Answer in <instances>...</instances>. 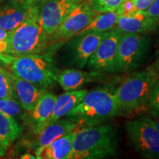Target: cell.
<instances>
[{
    "label": "cell",
    "mask_w": 159,
    "mask_h": 159,
    "mask_svg": "<svg viewBox=\"0 0 159 159\" xmlns=\"http://www.w3.org/2000/svg\"><path fill=\"white\" fill-rule=\"evenodd\" d=\"M117 138L110 125L99 124L76 130L68 159H99L116 153Z\"/></svg>",
    "instance_id": "cell-1"
},
{
    "label": "cell",
    "mask_w": 159,
    "mask_h": 159,
    "mask_svg": "<svg viewBox=\"0 0 159 159\" xmlns=\"http://www.w3.org/2000/svg\"><path fill=\"white\" fill-rule=\"evenodd\" d=\"M120 113L114 95V89L109 86L99 87L88 91L84 98L66 116L85 127L101 124Z\"/></svg>",
    "instance_id": "cell-2"
},
{
    "label": "cell",
    "mask_w": 159,
    "mask_h": 159,
    "mask_svg": "<svg viewBox=\"0 0 159 159\" xmlns=\"http://www.w3.org/2000/svg\"><path fill=\"white\" fill-rule=\"evenodd\" d=\"M7 63L11 66L13 75L25 80L39 88L47 90L57 83L58 71L53 59L41 53L12 56Z\"/></svg>",
    "instance_id": "cell-3"
},
{
    "label": "cell",
    "mask_w": 159,
    "mask_h": 159,
    "mask_svg": "<svg viewBox=\"0 0 159 159\" xmlns=\"http://www.w3.org/2000/svg\"><path fill=\"white\" fill-rule=\"evenodd\" d=\"M40 6L33 5L23 22L10 33L9 55L19 56L41 53L49 43V37L40 21Z\"/></svg>",
    "instance_id": "cell-4"
},
{
    "label": "cell",
    "mask_w": 159,
    "mask_h": 159,
    "mask_svg": "<svg viewBox=\"0 0 159 159\" xmlns=\"http://www.w3.org/2000/svg\"><path fill=\"white\" fill-rule=\"evenodd\" d=\"M157 80L158 73L153 68L144 69L125 79L114 89L120 112H131L143 108L148 102Z\"/></svg>",
    "instance_id": "cell-5"
},
{
    "label": "cell",
    "mask_w": 159,
    "mask_h": 159,
    "mask_svg": "<svg viewBox=\"0 0 159 159\" xmlns=\"http://www.w3.org/2000/svg\"><path fill=\"white\" fill-rule=\"evenodd\" d=\"M150 47V39L142 33H122L119 41L114 73L134 70L142 62Z\"/></svg>",
    "instance_id": "cell-6"
},
{
    "label": "cell",
    "mask_w": 159,
    "mask_h": 159,
    "mask_svg": "<svg viewBox=\"0 0 159 159\" xmlns=\"http://www.w3.org/2000/svg\"><path fill=\"white\" fill-rule=\"evenodd\" d=\"M128 137L135 150L148 158H159V133L150 117L144 116L126 123Z\"/></svg>",
    "instance_id": "cell-7"
},
{
    "label": "cell",
    "mask_w": 159,
    "mask_h": 159,
    "mask_svg": "<svg viewBox=\"0 0 159 159\" xmlns=\"http://www.w3.org/2000/svg\"><path fill=\"white\" fill-rule=\"evenodd\" d=\"M122 35L121 32L115 28L105 32L104 37L86 64L90 70L100 73H114Z\"/></svg>",
    "instance_id": "cell-8"
},
{
    "label": "cell",
    "mask_w": 159,
    "mask_h": 159,
    "mask_svg": "<svg viewBox=\"0 0 159 159\" xmlns=\"http://www.w3.org/2000/svg\"><path fill=\"white\" fill-rule=\"evenodd\" d=\"M97 14L89 1L82 0L66 17L49 41H60L76 36Z\"/></svg>",
    "instance_id": "cell-9"
},
{
    "label": "cell",
    "mask_w": 159,
    "mask_h": 159,
    "mask_svg": "<svg viewBox=\"0 0 159 159\" xmlns=\"http://www.w3.org/2000/svg\"><path fill=\"white\" fill-rule=\"evenodd\" d=\"M82 0H46L40 6V21L47 36H52L70 12Z\"/></svg>",
    "instance_id": "cell-10"
},
{
    "label": "cell",
    "mask_w": 159,
    "mask_h": 159,
    "mask_svg": "<svg viewBox=\"0 0 159 159\" xmlns=\"http://www.w3.org/2000/svg\"><path fill=\"white\" fill-rule=\"evenodd\" d=\"M33 6L27 0H7L0 4V27L12 32L28 15Z\"/></svg>",
    "instance_id": "cell-11"
},
{
    "label": "cell",
    "mask_w": 159,
    "mask_h": 159,
    "mask_svg": "<svg viewBox=\"0 0 159 159\" xmlns=\"http://www.w3.org/2000/svg\"><path fill=\"white\" fill-rule=\"evenodd\" d=\"M105 33H89L78 35L73 52V63L78 68H83L88 63L104 37Z\"/></svg>",
    "instance_id": "cell-12"
},
{
    "label": "cell",
    "mask_w": 159,
    "mask_h": 159,
    "mask_svg": "<svg viewBox=\"0 0 159 159\" xmlns=\"http://www.w3.org/2000/svg\"><path fill=\"white\" fill-rule=\"evenodd\" d=\"M57 96L50 92L45 91L40 97L30 114V122L33 132L39 134L48 125Z\"/></svg>",
    "instance_id": "cell-13"
},
{
    "label": "cell",
    "mask_w": 159,
    "mask_h": 159,
    "mask_svg": "<svg viewBox=\"0 0 159 159\" xmlns=\"http://www.w3.org/2000/svg\"><path fill=\"white\" fill-rule=\"evenodd\" d=\"M156 27L146 12L138 11L133 14L121 16L115 29L122 33H144L154 30Z\"/></svg>",
    "instance_id": "cell-14"
},
{
    "label": "cell",
    "mask_w": 159,
    "mask_h": 159,
    "mask_svg": "<svg viewBox=\"0 0 159 159\" xmlns=\"http://www.w3.org/2000/svg\"><path fill=\"white\" fill-rule=\"evenodd\" d=\"M76 130L35 149V158L38 159H68L73 147Z\"/></svg>",
    "instance_id": "cell-15"
},
{
    "label": "cell",
    "mask_w": 159,
    "mask_h": 159,
    "mask_svg": "<svg viewBox=\"0 0 159 159\" xmlns=\"http://www.w3.org/2000/svg\"><path fill=\"white\" fill-rule=\"evenodd\" d=\"M11 79L15 97H17L18 101L24 110L30 113L34 108L41 95L47 90L40 89L28 81L13 74L11 75Z\"/></svg>",
    "instance_id": "cell-16"
},
{
    "label": "cell",
    "mask_w": 159,
    "mask_h": 159,
    "mask_svg": "<svg viewBox=\"0 0 159 159\" xmlns=\"http://www.w3.org/2000/svg\"><path fill=\"white\" fill-rule=\"evenodd\" d=\"M102 73L91 71H85L80 69H69L58 72L57 82L65 91L80 89L85 83L97 81Z\"/></svg>",
    "instance_id": "cell-17"
},
{
    "label": "cell",
    "mask_w": 159,
    "mask_h": 159,
    "mask_svg": "<svg viewBox=\"0 0 159 159\" xmlns=\"http://www.w3.org/2000/svg\"><path fill=\"white\" fill-rule=\"evenodd\" d=\"M78 125L70 119H61L55 121L45 127L39 134H37V139L33 144L35 149L45 146L77 130Z\"/></svg>",
    "instance_id": "cell-18"
},
{
    "label": "cell",
    "mask_w": 159,
    "mask_h": 159,
    "mask_svg": "<svg viewBox=\"0 0 159 159\" xmlns=\"http://www.w3.org/2000/svg\"><path fill=\"white\" fill-rule=\"evenodd\" d=\"M87 92L88 90L86 89H77L75 91H66L57 97L48 125L66 116V115L82 101Z\"/></svg>",
    "instance_id": "cell-19"
},
{
    "label": "cell",
    "mask_w": 159,
    "mask_h": 159,
    "mask_svg": "<svg viewBox=\"0 0 159 159\" xmlns=\"http://www.w3.org/2000/svg\"><path fill=\"white\" fill-rule=\"evenodd\" d=\"M21 133V128L16 119L0 111V156H5Z\"/></svg>",
    "instance_id": "cell-20"
},
{
    "label": "cell",
    "mask_w": 159,
    "mask_h": 159,
    "mask_svg": "<svg viewBox=\"0 0 159 159\" xmlns=\"http://www.w3.org/2000/svg\"><path fill=\"white\" fill-rule=\"evenodd\" d=\"M121 16L120 9L102 13H97L84 29L76 36L89 33H105L114 29L119 18Z\"/></svg>",
    "instance_id": "cell-21"
},
{
    "label": "cell",
    "mask_w": 159,
    "mask_h": 159,
    "mask_svg": "<svg viewBox=\"0 0 159 159\" xmlns=\"http://www.w3.org/2000/svg\"><path fill=\"white\" fill-rule=\"evenodd\" d=\"M22 109L21 104L15 97L0 99V111L13 118L16 119L21 116Z\"/></svg>",
    "instance_id": "cell-22"
},
{
    "label": "cell",
    "mask_w": 159,
    "mask_h": 159,
    "mask_svg": "<svg viewBox=\"0 0 159 159\" xmlns=\"http://www.w3.org/2000/svg\"><path fill=\"white\" fill-rule=\"evenodd\" d=\"M97 13H102L116 10L125 0H88Z\"/></svg>",
    "instance_id": "cell-23"
},
{
    "label": "cell",
    "mask_w": 159,
    "mask_h": 159,
    "mask_svg": "<svg viewBox=\"0 0 159 159\" xmlns=\"http://www.w3.org/2000/svg\"><path fill=\"white\" fill-rule=\"evenodd\" d=\"M11 75V73L0 71V99L16 97Z\"/></svg>",
    "instance_id": "cell-24"
},
{
    "label": "cell",
    "mask_w": 159,
    "mask_h": 159,
    "mask_svg": "<svg viewBox=\"0 0 159 159\" xmlns=\"http://www.w3.org/2000/svg\"><path fill=\"white\" fill-rule=\"evenodd\" d=\"M10 46V32L0 27V61L7 63L11 55L8 54Z\"/></svg>",
    "instance_id": "cell-25"
},
{
    "label": "cell",
    "mask_w": 159,
    "mask_h": 159,
    "mask_svg": "<svg viewBox=\"0 0 159 159\" xmlns=\"http://www.w3.org/2000/svg\"><path fill=\"white\" fill-rule=\"evenodd\" d=\"M148 102L151 110L156 114H159V80H157L155 83Z\"/></svg>",
    "instance_id": "cell-26"
},
{
    "label": "cell",
    "mask_w": 159,
    "mask_h": 159,
    "mask_svg": "<svg viewBox=\"0 0 159 159\" xmlns=\"http://www.w3.org/2000/svg\"><path fill=\"white\" fill-rule=\"evenodd\" d=\"M145 12L153 20L156 25L159 26V0H155Z\"/></svg>",
    "instance_id": "cell-27"
},
{
    "label": "cell",
    "mask_w": 159,
    "mask_h": 159,
    "mask_svg": "<svg viewBox=\"0 0 159 159\" xmlns=\"http://www.w3.org/2000/svg\"><path fill=\"white\" fill-rule=\"evenodd\" d=\"M121 11V16L130 15L136 13L138 10L135 6L134 0H125L123 3L119 7Z\"/></svg>",
    "instance_id": "cell-28"
},
{
    "label": "cell",
    "mask_w": 159,
    "mask_h": 159,
    "mask_svg": "<svg viewBox=\"0 0 159 159\" xmlns=\"http://www.w3.org/2000/svg\"><path fill=\"white\" fill-rule=\"evenodd\" d=\"M154 1L155 0H134L137 10L141 11H146Z\"/></svg>",
    "instance_id": "cell-29"
},
{
    "label": "cell",
    "mask_w": 159,
    "mask_h": 159,
    "mask_svg": "<svg viewBox=\"0 0 159 159\" xmlns=\"http://www.w3.org/2000/svg\"><path fill=\"white\" fill-rule=\"evenodd\" d=\"M46 0H27V2H28L30 5L33 6L35 5H41V4L44 2Z\"/></svg>",
    "instance_id": "cell-30"
},
{
    "label": "cell",
    "mask_w": 159,
    "mask_h": 159,
    "mask_svg": "<svg viewBox=\"0 0 159 159\" xmlns=\"http://www.w3.org/2000/svg\"><path fill=\"white\" fill-rule=\"evenodd\" d=\"M151 119V121H152V122L153 123L155 128H156V130L158 131L159 133V119Z\"/></svg>",
    "instance_id": "cell-31"
},
{
    "label": "cell",
    "mask_w": 159,
    "mask_h": 159,
    "mask_svg": "<svg viewBox=\"0 0 159 159\" xmlns=\"http://www.w3.org/2000/svg\"><path fill=\"white\" fill-rule=\"evenodd\" d=\"M21 158H35V156H32V155L29 154V153H26V154H24L20 157Z\"/></svg>",
    "instance_id": "cell-32"
},
{
    "label": "cell",
    "mask_w": 159,
    "mask_h": 159,
    "mask_svg": "<svg viewBox=\"0 0 159 159\" xmlns=\"http://www.w3.org/2000/svg\"><path fill=\"white\" fill-rule=\"evenodd\" d=\"M0 71H5V72H7V70H6V69H4V68H2V67L1 66H0Z\"/></svg>",
    "instance_id": "cell-33"
},
{
    "label": "cell",
    "mask_w": 159,
    "mask_h": 159,
    "mask_svg": "<svg viewBox=\"0 0 159 159\" xmlns=\"http://www.w3.org/2000/svg\"><path fill=\"white\" fill-rule=\"evenodd\" d=\"M7 1V0H0V4L2 3V2H5Z\"/></svg>",
    "instance_id": "cell-34"
},
{
    "label": "cell",
    "mask_w": 159,
    "mask_h": 159,
    "mask_svg": "<svg viewBox=\"0 0 159 159\" xmlns=\"http://www.w3.org/2000/svg\"><path fill=\"white\" fill-rule=\"evenodd\" d=\"M158 53H159V52H158ZM158 56H159V55H158Z\"/></svg>",
    "instance_id": "cell-35"
}]
</instances>
